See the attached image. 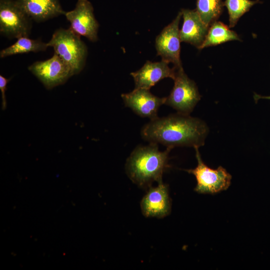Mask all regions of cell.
Returning a JSON list of instances; mask_svg holds the SVG:
<instances>
[{"label": "cell", "mask_w": 270, "mask_h": 270, "mask_svg": "<svg viewBox=\"0 0 270 270\" xmlns=\"http://www.w3.org/2000/svg\"><path fill=\"white\" fill-rule=\"evenodd\" d=\"M224 6L222 0H197L196 10L202 22L210 27L218 18Z\"/></svg>", "instance_id": "e0dca14e"}, {"label": "cell", "mask_w": 270, "mask_h": 270, "mask_svg": "<svg viewBox=\"0 0 270 270\" xmlns=\"http://www.w3.org/2000/svg\"><path fill=\"white\" fill-rule=\"evenodd\" d=\"M208 132V128L203 120L177 112L150 120L142 127L141 135L150 143L160 144L171 148L182 146L194 148L204 145Z\"/></svg>", "instance_id": "6da1fadb"}, {"label": "cell", "mask_w": 270, "mask_h": 270, "mask_svg": "<svg viewBox=\"0 0 270 270\" xmlns=\"http://www.w3.org/2000/svg\"><path fill=\"white\" fill-rule=\"evenodd\" d=\"M18 6L37 22L64 14L59 0H16Z\"/></svg>", "instance_id": "5bb4252c"}, {"label": "cell", "mask_w": 270, "mask_h": 270, "mask_svg": "<svg viewBox=\"0 0 270 270\" xmlns=\"http://www.w3.org/2000/svg\"><path fill=\"white\" fill-rule=\"evenodd\" d=\"M64 15L70 24V28L76 34L95 42L98 40L99 24L94 14V8L88 0H78L72 10Z\"/></svg>", "instance_id": "9c48e42d"}, {"label": "cell", "mask_w": 270, "mask_h": 270, "mask_svg": "<svg viewBox=\"0 0 270 270\" xmlns=\"http://www.w3.org/2000/svg\"><path fill=\"white\" fill-rule=\"evenodd\" d=\"M168 186L162 182L150 187L140 202L142 212L147 218H163L171 212Z\"/></svg>", "instance_id": "8fae6325"}, {"label": "cell", "mask_w": 270, "mask_h": 270, "mask_svg": "<svg viewBox=\"0 0 270 270\" xmlns=\"http://www.w3.org/2000/svg\"><path fill=\"white\" fill-rule=\"evenodd\" d=\"M175 73L174 68H170L168 64L164 61H147L140 70L130 73V75L134 80L135 88L150 90L164 78H170L174 80Z\"/></svg>", "instance_id": "7c38bea8"}, {"label": "cell", "mask_w": 270, "mask_h": 270, "mask_svg": "<svg viewBox=\"0 0 270 270\" xmlns=\"http://www.w3.org/2000/svg\"><path fill=\"white\" fill-rule=\"evenodd\" d=\"M32 19L18 6L16 0H0V32L9 38L28 36Z\"/></svg>", "instance_id": "8992f818"}, {"label": "cell", "mask_w": 270, "mask_h": 270, "mask_svg": "<svg viewBox=\"0 0 270 270\" xmlns=\"http://www.w3.org/2000/svg\"><path fill=\"white\" fill-rule=\"evenodd\" d=\"M10 79H8L2 76H0V90L2 92V109L4 110L6 108V100L5 92L6 90V86Z\"/></svg>", "instance_id": "d6986e66"}, {"label": "cell", "mask_w": 270, "mask_h": 270, "mask_svg": "<svg viewBox=\"0 0 270 270\" xmlns=\"http://www.w3.org/2000/svg\"><path fill=\"white\" fill-rule=\"evenodd\" d=\"M126 106L130 108L138 116L150 120L158 118L160 107L165 104L166 98L152 94L150 90L135 88L132 92L121 95Z\"/></svg>", "instance_id": "30bf717a"}, {"label": "cell", "mask_w": 270, "mask_h": 270, "mask_svg": "<svg viewBox=\"0 0 270 270\" xmlns=\"http://www.w3.org/2000/svg\"><path fill=\"white\" fill-rule=\"evenodd\" d=\"M47 44L53 48L54 53L70 67L74 75L82 70L88 55L87 46L80 36L70 28L56 30Z\"/></svg>", "instance_id": "3957f363"}, {"label": "cell", "mask_w": 270, "mask_h": 270, "mask_svg": "<svg viewBox=\"0 0 270 270\" xmlns=\"http://www.w3.org/2000/svg\"><path fill=\"white\" fill-rule=\"evenodd\" d=\"M254 98L256 102H257L258 100L260 99H268L270 100V96H262L260 94H258L256 93L254 94Z\"/></svg>", "instance_id": "ffe728a7"}, {"label": "cell", "mask_w": 270, "mask_h": 270, "mask_svg": "<svg viewBox=\"0 0 270 270\" xmlns=\"http://www.w3.org/2000/svg\"><path fill=\"white\" fill-rule=\"evenodd\" d=\"M48 47L47 43L44 42L40 39L32 40L28 36H22L18 38L13 44L2 50L0 57L4 58L17 54L44 51Z\"/></svg>", "instance_id": "2e32d148"}, {"label": "cell", "mask_w": 270, "mask_h": 270, "mask_svg": "<svg viewBox=\"0 0 270 270\" xmlns=\"http://www.w3.org/2000/svg\"><path fill=\"white\" fill-rule=\"evenodd\" d=\"M28 69L47 89L64 84L74 75L70 67L54 52L50 58L36 62Z\"/></svg>", "instance_id": "52a82bcc"}, {"label": "cell", "mask_w": 270, "mask_h": 270, "mask_svg": "<svg viewBox=\"0 0 270 270\" xmlns=\"http://www.w3.org/2000/svg\"><path fill=\"white\" fill-rule=\"evenodd\" d=\"M198 148H194L198 161L196 167L186 170L196 178L194 190L199 194H215L226 190L230 185L232 176L221 166L216 169L207 166L202 160Z\"/></svg>", "instance_id": "5b68a950"}, {"label": "cell", "mask_w": 270, "mask_h": 270, "mask_svg": "<svg viewBox=\"0 0 270 270\" xmlns=\"http://www.w3.org/2000/svg\"><path fill=\"white\" fill-rule=\"evenodd\" d=\"M259 0H226L224 6H226L229 15V28L234 27L240 17L255 4L260 3Z\"/></svg>", "instance_id": "ac0fdd59"}, {"label": "cell", "mask_w": 270, "mask_h": 270, "mask_svg": "<svg viewBox=\"0 0 270 270\" xmlns=\"http://www.w3.org/2000/svg\"><path fill=\"white\" fill-rule=\"evenodd\" d=\"M174 68V86L164 104L178 113L190 115L201 96L196 83L186 74L182 66Z\"/></svg>", "instance_id": "277c9868"}, {"label": "cell", "mask_w": 270, "mask_h": 270, "mask_svg": "<svg viewBox=\"0 0 270 270\" xmlns=\"http://www.w3.org/2000/svg\"><path fill=\"white\" fill-rule=\"evenodd\" d=\"M241 41L238 34L221 22L216 21L208 28L204 42L199 50L216 46L228 41Z\"/></svg>", "instance_id": "9a60e30c"}, {"label": "cell", "mask_w": 270, "mask_h": 270, "mask_svg": "<svg viewBox=\"0 0 270 270\" xmlns=\"http://www.w3.org/2000/svg\"><path fill=\"white\" fill-rule=\"evenodd\" d=\"M181 12L184 22L180 30V41L189 43L199 49L209 27L202 22L196 10L184 9Z\"/></svg>", "instance_id": "4fadbf2b"}, {"label": "cell", "mask_w": 270, "mask_h": 270, "mask_svg": "<svg viewBox=\"0 0 270 270\" xmlns=\"http://www.w3.org/2000/svg\"><path fill=\"white\" fill-rule=\"evenodd\" d=\"M172 150H158L157 144L136 147L128 158L126 172L130 180L142 188H149L153 182H162L164 173L170 168L168 155Z\"/></svg>", "instance_id": "7a4b0ae2"}, {"label": "cell", "mask_w": 270, "mask_h": 270, "mask_svg": "<svg viewBox=\"0 0 270 270\" xmlns=\"http://www.w3.org/2000/svg\"><path fill=\"white\" fill-rule=\"evenodd\" d=\"M182 16V12H180L156 38L155 46L158 55L161 56L162 60L168 64L172 63L174 68L182 66L180 58L181 41L178 28Z\"/></svg>", "instance_id": "ba28073f"}]
</instances>
